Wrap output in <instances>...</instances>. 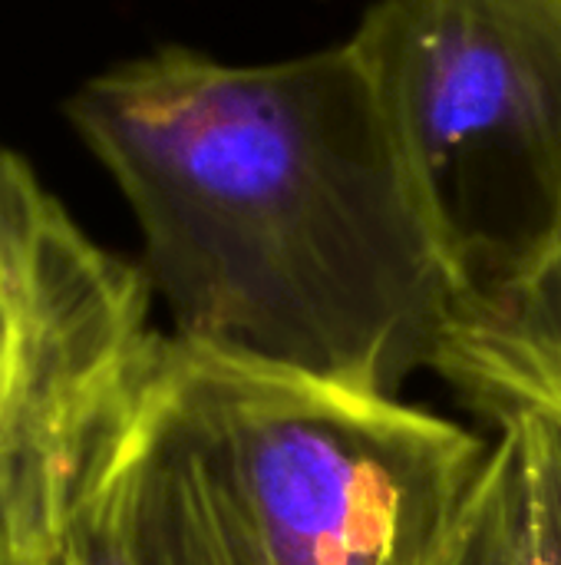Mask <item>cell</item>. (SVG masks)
<instances>
[{
  "mask_svg": "<svg viewBox=\"0 0 561 565\" xmlns=\"http://www.w3.org/2000/svg\"><path fill=\"white\" fill-rule=\"evenodd\" d=\"M63 113L179 338L393 397L433 364L460 291L347 43L255 66L159 46Z\"/></svg>",
  "mask_w": 561,
  "mask_h": 565,
  "instance_id": "1",
  "label": "cell"
},
{
  "mask_svg": "<svg viewBox=\"0 0 561 565\" xmlns=\"http://www.w3.org/2000/svg\"><path fill=\"white\" fill-rule=\"evenodd\" d=\"M489 450L393 394L155 334L119 480L142 565H433Z\"/></svg>",
  "mask_w": 561,
  "mask_h": 565,
  "instance_id": "2",
  "label": "cell"
},
{
  "mask_svg": "<svg viewBox=\"0 0 561 565\" xmlns=\"http://www.w3.org/2000/svg\"><path fill=\"white\" fill-rule=\"evenodd\" d=\"M354 50L460 301L561 252L559 0H374Z\"/></svg>",
  "mask_w": 561,
  "mask_h": 565,
  "instance_id": "3",
  "label": "cell"
},
{
  "mask_svg": "<svg viewBox=\"0 0 561 565\" xmlns=\"http://www.w3.org/2000/svg\"><path fill=\"white\" fill-rule=\"evenodd\" d=\"M152 285L53 195L0 381V565H40L112 430L155 331Z\"/></svg>",
  "mask_w": 561,
  "mask_h": 565,
  "instance_id": "4",
  "label": "cell"
},
{
  "mask_svg": "<svg viewBox=\"0 0 561 565\" xmlns=\"http://www.w3.org/2000/svg\"><path fill=\"white\" fill-rule=\"evenodd\" d=\"M430 371L489 420L561 427V252L522 285L456 305Z\"/></svg>",
  "mask_w": 561,
  "mask_h": 565,
  "instance_id": "5",
  "label": "cell"
},
{
  "mask_svg": "<svg viewBox=\"0 0 561 565\" xmlns=\"http://www.w3.org/2000/svg\"><path fill=\"white\" fill-rule=\"evenodd\" d=\"M496 430L486 470L433 565H529L522 447L509 420H496Z\"/></svg>",
  "mask_w": 561,
  "mask_h": 565,
  "instance_id": "6",
  "label": "cell"
},
{
  "mask_svg": "<svg viewBox=\"0 0 561 565\" xmlns=\"http://www.w3.org/2000/svg\"><path fill=\"white\" fill-rule=\"evenodd\" d=\"M132 394H136V384H132ZM132 394L119 420L112 424L109 437L103 440L83 487L66 503L56 540L40 565H142L129 536L126 507H122V480H119V450H122Z\"/></svg>",
  "mask_w": 561,
  "mask_h": 565,
  "instance_id": "7",
  "label": "cell"
},
{
  "mask_svg": "<svg viewBox=\"0 0 561 565\" xmlns=\"http://www.w3.org/2000/svg\"><path fill=\"white\" fill-rule=\"evenodd\" d=\"M50 199L53 192L36 179L26 159L0 146V381L20 331L33 242Z\"/></svg>",
  "mask_w": 561,
  "mask_h": 565,
  "instance_id": "8",
  "label": "cell"
},
{
  "mask_svg": "<svg viewBox=\"0 0 561 565\" xmlns=\"http://www.w3.org/2000/svg\"><path fill=\"white\" fill-rule=\"evenodd\" d=\"M499 420L516 427L522 447L529 565H561V427L536 414H506Z\"/></svg>",
  "mask_w": 561,
  "mask_h": 565,
  "instance_id": "9",
  "label": "cell"
},
{
  "mask_svg": "<svg viewBox=\"0 0 561 565\" xmlns=\"http://www.w3.org/2000/svg\"><path fill=\"white\" fill-rule=\"evenodd\" d=\"M559 3H561V0H559Z\"/></svg>",
  "mask_w": 561,
  "mask_h": 565,
  "instance_id": "10",
  "label": "cell"
}]
</instances>
